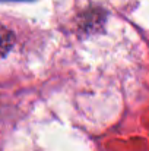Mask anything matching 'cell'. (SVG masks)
Returning <instances> with one entry per match:
<instances>
[{
  "label": "cell",
  "mask_w": 149,
  "mask_h": 151,
  "mask_svg": "<svg viewBox=\"0 0 149 151\" xmlns=\"http://www.w3.org/2000/svg\"><path fill=\"white\" fill-rule=\"evenodd\" d=\"M15 44V35L10 29L0 25V59L4 57Z\"/></svg>",
  "instance_id": "obj_1"
},
{
  "label": "cell",
  "mask_w": 149,
  "mask_h": 151,
  "mask_svg": "<svg viewBox=\"0 0 149 151\" xmlns=\"http://www.w3.org/2000/svg\"><path fill=\"white\" fill-rule=\"evenodd\" d=\"M3 1H31V0H3Z\"/></svg>",
  "instance_id": "obj_2"
}]
</instances>
